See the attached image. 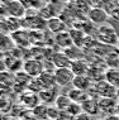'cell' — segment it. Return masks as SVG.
I'll return each instance as SVG.
<instances>
[{
	"label": "cell",
	"instance_id": "1",
	"mask_svg": "<svg viewBox=\"0 0 119 120\" xmlns=\"http://www.w3.org/2000/svg\"><path fill=\"white\" fill-rule=\"evenodd\" d=\"M96 34H98L96 35L98 41L101 42V44H105V46H117V44H119V37L117 32L114 30V28L109 23L99 27L98 30H96Z\"/></svg>",
	"mask_w": 119,
	"mask_h": 120
},
{
	"label": "cell",
	"instance_id": "2",
	"mask_svg": "<svg viewBox=\"0 0 119 120\" xmlns=\"http://www.w3.org/2000/svg\"><path fill=\"white\" fill-rule=\"evenodd\" d=\"M3 13L4 17H14L23 19L27 9L19 0H3Z\"/></svg>",
	"mask_w": 119,
	"mask_h": 120
},
{
	"label": "cell",
	"instance_id": "3",
	"mask_svg": "<svg viewBox=\"0 0 119 120\" xmlns=\"http://www.w3.org/2000/svg\"><path fill=\"white\" fill-rule=\"evenodd\" d=\"M44 64L38 58H28L23 63V71L28 73L32 79H37L41 76V73L44 71Z\"/></svg>",
	"mask_w": 119,
	"mask_h": 120
},
{
	"label": "cell",
	"instance_id": "4",
	"mask_svg": "<svg viewBox=\"0 0 119 120\" xmlns=\"http://www.w3.org/2000/svg\"><path fill=\"white\" fill-rule=\"evenodd\" d=\"M94 92L100 97H108V99H114V96L118 94V89L113 86L107 80H101L99 82H95L94 85Z\"/></svg>",
	"mask_w": 119,
	"mask_h": 120
},
{
	"label": "cell",
	"instance_id": "5",
	"mask_svg": "<svg viewBox=\"0 0 119 120\" xmlns=\"http://www.w3.org/2000/svg\"><path fill=\"white\" fill-rule=\"evenodd\" d=\"M54 77H56V83L58 87H67L72 85L75 80V73L70 67L66 68H56L54 70Z\"/></svg>",
	"mask_w": 119,
	"mask_h": 120
},
{
	"label": "cell",
	"instance_id": "6",
	"mask_svg": "<svg viewBox=\"0 0 119 120\" xmlns=\"http://www.w3.org/2000/svg\"><path fill=\"white\" fill-rule=\"evenodd\" d=\"M22 24H23V27L31 29V30H41V29L43 30L47 27V20L42 18L39 14H31V17L25 15L22 19Z\"/></svg>",
	"mask_w": 119,
	"mask_h": 120
},
{
	"label": "cell",
	"instance_id": "7",
	"mask_svg": "<svg viewBox=\"0 0 119 120\" xmlns=\"http://www.w3.org/2000/svg\"><path fill=\"white\" fill-rule=\"evenodd\" d=\"M88 18L89 20L91 22V24H95V25H104L109 22V14L107 10L101 8H92L89 10V14H88Z\"/></svg>",
	"mask_w": 119,
	"mask_h": 120
},
{
	"label": "cell",
	"instance_id": "8",
	"mask_svg": "<svg viewBox=\"0 0 119 120\" xmlns=\"http://www.w3.org/2000/svg\"><path fill=\"white\" fill-rule=\"evenodd\" d=\"M23 27L22 19L14 18V17H5L3 19V33L4 34H13L15 32L20 30Z\"/></svg>",
	"mask_w": 119,
	"mask_h": 120
},
{
	"label": "cell",
	"instance_id": "9",
	"mask_svg": "<svg viewBox=\"0 0 119 120\" xmlns=\"http://www.w3.org/2000/svg\"><path fill=\"white\" fill-rule=\"evenodd\" d=\"M20 101L22 104L25 106V108H29V109H36L38 105H41V99H39V95L36 92H32V91H28L25 90L24 92L20 94Z\"/></svg>",
	"mask_w": 119,
	"mask_h": 120
},
{
	"label": "cell",
	"instance_id": "10",
	"mask_svg": "<svg viewBox=\"0 0 119 120\" xmlns=\"http://www.w3.org/2000/svg\"><path fill=\"white\" fill-rule=\"evenodd\" d=\"M38 95H39L41 102L44 104V105H51V104H54V102H56V100H57V97L60 96V94H58V86L53 87V89L42 90Z\"/></svg>",
	"mask_w": 119,
	"mask_h": 120
},
{
	"label": "cell",
	"instance_id": "11",
	"mask_svg": "<svg viewBox=\"0 0 119 120\" xmlns=\"http://www.w3.org/2000/svg\"><path fill=\"white\" fill-rule=\"evenodd\" d=\"M54 44H57V47L61 48V51H66L72 46H75L72 42V38L70 35V32H62L54 35Z\"/></svg>",
	"mask_w": 119,
	"mask_h": 120
},
{
	"label": "cell",
	"instance_id": "12",
	"mask_svg": "<svg viewBox=\"0 0 119 120\" xmlns=\"http://www.w3.org/2000/svg\"><path fill=\"white\" fill-rule=\"evenodd\" d=\"M52 63L54 64L56 68H66V67H71L72 61L70 60V57L63 51H58L53 54Z\"/></svg>",
	"mask_w": 119,
	"mask_h": 120
},
{
	"label": "cell",
	"instance_id": "13",
	"mask_svg": "<svg viewBox=\"0 0 119 120\" xmlns=\"http://www.w3.org/2000/svg\"><path fill=\"white\" fill-rule=\"evenodd\" d=\"M82 106V112L88 114L90 116L98 115L100 112V105H99V100L94 99V97H89L85 102L81 104Z\"/></svg>",
	"mask_w": 119,
	"mask_h": 120
},
{
	"label": "cell",
	"instance_id": "14",
	"mask_svg": "<svg viewBox=\"0 0 119 120\" xmlns=\"http://www.w3.org/2000/svg\"><path fill=\"white\" fill-rule=\"evenodd\" d=\"M90 67L91 66H90L85 60H76V61H72L70 68L72 70V72L75 73V76H88Z\"/></svg>",
	"mask_w": 119,
	"mask_h": 120
},
{
	"label": "cell",
	"instance_id": "15",
	"mask_svg": "<svg viewBox=\"0 0 119 120\" xmlns=\"http://www.w3.org/2000/svg\"><path fill=\"white\" fill-rule=\"evenodd\" d=\"M38 80H39L42 87H43V90L46 89H53V87L57 86L56 83V77H54V72H51V71H46L44 70L43 72L41 73L39 77H37Z\"/></svg>",
	"mask_w": 119,
	"mask_h": 120
},
{
	"label": "cell",
	"instance_id": "16",
	"mask_svg": "<svg viewBox=\"0 0 119 120\" xmlns=\"http://www.w3.org/2000/svg\"><path fill=\"white\" fill-rule=\"evenodd\" d=\"M47 28L51 33H53L54 35L62 33V32H66V24L63 23V20L58 17L54 18H50L47 20Z\"/></svg>",
	"mask_w": 119,
	"mask_h": 120
},
{
	"label": "cell",
	"instance_id": "17",
	"mask_svg": "<svg viewBox=\"0 0 119 120\" xmlns=\"http://www.w3.org/2000/svg\"><path fill=\"white\" fill-rule=\"evenodd\" d=\"M99 105H100V112L108 115L115 114V111L118 110V106L115 104L114 99H108V97H100L99 99Z\"/></svg>",
	"mask_w": 119,
	"mask_h": 120
},
{
	"label": "cell",
	"instance_id": "18",
	"mask_svg": "<svg viewBox=\"0 0 119 120\" xmlns=\"http://www.w3.org/2000/svg\"><path fill=\"white\" fill-rule=\"evenodd\" d=\"M72 87L88 92L91 87H94V85H92V80L89 76H75V80L72 82Z\"/></svg>",
	"mask_w": 119,
	"mask_h": 120
},
{
	"label": "cell",
	"instance_id": "19",
	"mask_svg": "<svg viewBox=\"0 0 119 120\" xmlns=\"http://www.w3.org/2000/svg\"><path fill=\"white\" fill-rule=\"evenodd\" d=\"M67 95H69V97L71 99L72 102H77V104L85 102L86 100L90 97L89 94L86 92V91H82V90L75 89V87H72V89L70 90L69 92H67Z\"/></svg>",
	"mask_w": 119,
	"mask_h": 120
},
{
	"label": "cell",
	"instance_id": "20",
	"mask_svg": "<svg viewBox=\"0 0 119 120\" xmlns=\"http://www.w3.org/2000/svg\"><path fill=\"white\" fill-rule=\"evenodd\" d=\"M70 35H71L72 38V42L75 46L77 47H81L85 44V41H86V35L85 33H84V30H81V29L79 28H73L70 30Z\"/></svg>",
	"mask_w": 119,
	"mask_h": 120
},
{
	"label": "cell",
	"instance_id": "21",
	"mask_svg": "<svg viewBox=\"0 0 119 120\" xmlns=\"http://www.w3.org/2000/svg\"><path fill=\"white\" fill-rule=\"evenodd\" d=\"M71 99L69 97V95H66V94H60V96L57 97L56 102H54V105H56V108L60 110V111H66L67 109H69V106L71 105Z\"/></svg>",
	"mask_w": 119,
	"mask_h": 120
},
{
	"label": "cell",
	"instance_id": "22",
	"mask_svg": "<svg viewBox=\"0 0 119 120\" xmlns=\"http://www.w3.org/2000/svg\"><path fill=\"white\" fill-rule=\"evenodd\" d=\"M15 46H17V44H15V42L13 39L12 35L3 34V39H1V52L3 53H6V52L10 53L12 51H14Z\"/></svg>",
	"mask_w": 119,
	"mask_h": 120
},
{
	"label": "cell",
	"instance_id": "23",
	"mask_svg": "<svg viewBox=\"0 0 119 120\" xmlns=\"http://www.w3.org/2000/svg\"><path fill=\"white\" fill-rule=\"evenodd\" d=\"M105 80L118 89L119 87V70L118 68H111V70L107 71V72H105Z\"/></svg>",
	"mask_w": 119,
	"mask_h": 120
},
{
	"label": "cell",
	"instance_id": "24",
	"mask_svg": "<svg viewBox=\"0 0 119 120\" xmlns=\"http://www.w3.org/2000/svg\"><path fill=\"white\" fill-rule=\"evenodd\" d=\"M32 112L34 114V116L41 120H46L48 119V105H44V104H41L38 105L36 109L32 110Z\"/></svg>",
	"mask_w": 119,
	"mask_h": 120
},
{
	"label": "cell",
	"instance_id": "25",
	"mask_svg": "<svg viewBox=\"0 0 119 120\" xmlns=\"http://www.w3.org/2000/svg\"><path fill=\"white\" fill-rule=\"evenodd\" d=\"M67 56L70 57L71 61H76V60H82V52H81V47L77 46H72L71 48L63 51Z\"/></svg>",
	"mask_w": 119,
	"mask_h": 120
},
{
	"label": "cell",
	"instance_id": "26",
	"mask_svg": "<svg viewBox=\"0 0 119 120\" xmlns=\"http://www.w3.org/2000/svg\"><path fill=\"white\" fill-rule=\"evenodd\" d=\"M66 112L69 114L70 116H79L80 114H82V106L81 104H77V102H71V105L69 106V109L66 110Z\"/></svg>",
	"mask_w": 119,
	"mask_h": 120
},
{
	"label": "cell",
	"instance_id": "27",
	"mask_svg": "<svg viewBox=\"0 0 119 120\" xmlns=\"http://www.w3.org/2000/svg\"><path fill=\"white\" fill-rule=\"evenodd\" d=\"M61 112L62 111H60L56 106H48V119L50 120H57L60 118Z\"/></svg>",
	"mask_w": 119,
	"mask_h": 120
},
{
	"label": "cell",
	"instance_id": "28",
	"mask_svg": "<svg viewBox=\"0 0 119 120\" xmlns=\"http://www.w3.org/2000/svg\"><path fill=\"white\" fill-rule=\"evenodd\" d=\"M19 1L22 3L24 6H25V9H29V8H37L38 5V3H37V0H19Z\"/></svg>",
	"mask_w": 119,
	"mask_h": 120
},
{
	"label": "cell",
	"instance_id": "29",
	"mask_svg": "<svg viewBox=\"0 0 119 120\" xmlns=\"http://www.w3.org/2000/svg\"><path fill=\"white\" fill-rule=\"evenodd\" d=\"M75 120H91V116L85 114V112H82V114H80L79 116H76Z\"/></svg>",
	"mask_w": 119,
	"mask_h": 120
},
{
	"label": "cell",
	"instance_id": "30",
	"mask_svg": "<svg viewBox=\"0 0 119 120\" xmlns=\"http://www.w3.org/2000/svg\"><path fill=\"white\" fill-rule=\"evenodd\" d=\"M105 120H119V116L117 114H113V115H108Z\"/></svg>",
	"mask_w": 119,
	"mask_h": 120
}]
</instances>
